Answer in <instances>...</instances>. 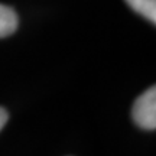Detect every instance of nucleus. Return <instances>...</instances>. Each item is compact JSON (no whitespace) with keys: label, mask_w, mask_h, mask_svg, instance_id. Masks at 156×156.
<instances>
[{"label":"nucleus","mask_w":156,"mask_h":156,"mask_svg":"<svg viewBox=\"0 0 156 156\" xmlns=\"http://www.w3.org/2000/svg\"><path fill=\"white\" fill-rule=\"evenodd\" d=\"M136 13L142 15L152 23H156V0H126Z\"/></svg>","instance_id":"7ed1b4c3"},{"label":"nucleus","mask_w":156,"mask_h":156,"mask_svg":"<svg viewBox=\"0 0 156 156\" xmlns=\"http://www.w3.org/2000/svg\"><path fill=\"white\" fill-rule=\"evenodd\" d=\"M7 120H9V113L6 112V108L0 107V130L5 127V124L7 123Z\"/></svg>","instance_id":"20e7f679"},{"label":"nucleus","mask_w":156,"mask_h":156,"mask_svg":"<svg viewBox=\"0 0 156 156\" xmlns=\"http://www.w3.org/2000/svg\"><path fill=\"white\" fill-rule=\"evenodd\" d=\"M19 16L10 6L0 5V38H7L16 32Z\"/></svg>","instance_id":"f03ea898"},{"label":"nucleus","mask_w":156,"mask_h":156,"mask_svg":"<svg viewBox=\"0 0 156 156\" xmlns=\"http://www.w3.org/2000/svg\"><path fill=\"white\" fill-rule=\"evenodd\" d=\"M132 117L137 127L143 130L156 129V88L151 87L140 94L133 104Z\"/></svg>","instance_id":"f257e3e1"}]
</instances>
